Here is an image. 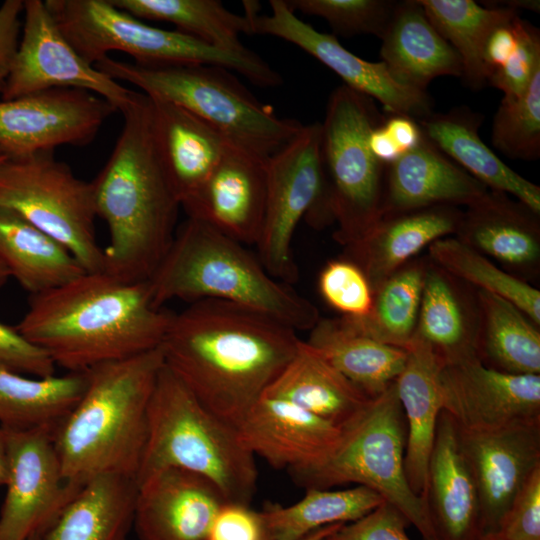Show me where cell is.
<instances>
[{"mask_svg":"<svg viewBox=\"0 0 540 540\" xmlns=\"http://www.w3.org/2000/svg\"><path fill=\"white\" fill-rule=\"evenodd\" d=\"M382 126L402 154L414 148L423 136L417 120L406 115L388 113Z\"/></svg>","mask_w":540,"mask_h":540,"instance_id":"f5cc1de1","label":"cell"},{"mask_svg":"<svg viewBox=\"0 0 540 540\" xmlns=\"http://www.w3.org/2000/svg\"><path fill=\"white\" fill-rule=\"evenodd\" d=\"M263 395L287 400L340 428L371 400L304 340Z\"/></svg>","mask_w":540,"mask_h":540,"instance_id":"f546056e","label":"cell"},{"mask_svg":"<svg viewBox=\"0 0 540 540\" xmlns=\"http://www.w3.org/2000/svg\"><path fill=\"white\" fill-rule=\"evenodd\" d=\"M324 196L321 123L303 124L267 161L265 214L256 246L260 262L274 278L290 285L297 280L294 233L303 217L322 221Z\"/></svg>","mask_w":540,"mask_h":540,"instance_id":"7c38bea8","label":"cell"},{"mask_svg":"<svg viewBox=\"0 0 540 540\" xmlns=\"http://www.w3.org/2000/svg\"><path fill=\"white\" fill-rule=\"evenodd\" d=\"M0 369L43 378L55 375L56 366L43 349L0 322Z\"/></svg>","mask_w":540,"mask_h":540,"instance_id":"c3c4849f","label":"cell"},{"mask_svg":"<svg viewBox=\"0 0 540 540\" xmlns=\"http://www.w3.org/2000/svg\"><path fill=\"white\" fill-rule=\"evenodd\" d=\"M426 503L438 540L483 537L477 488L456 427L441 411L427 468Z\"/></svg>","mask_w":540,"mask_h":540,"instance_id":"603a6c76","label":"cell"},{"mask_svg":"<svg viewBox=\"0 0 540 540\" xmlns=\"http://www.w3.org/2000/svg\"><path fill=\"white\" fill-rule=\"evenodd\" d=\"M165 468L203 476L227 502L249 505L255 493L254 455L236 427L208 410L164 364L148 407L147 439L136 483Z\"/></svg>","mask_w":540,"mask_h":540,"instance_id":"8992f818","label":"cell"},{"mask_svg":"<svg viewBox=\"0 0 540 540\" xmlns=\"http://www.w3.org/2000/svg\"><path fill=\"white\" fill-rule=\"evenodd\" d=\"M45 4L68 42L91 65L115 50L139 64L215 65L261 87L282 83L281 76L251 50L229 52L178 30L150 26L110 0H46Z\"/></svg>","mask_w":540,"mask_h":540,"instance_id":"ba28073f","label":"cell"},{"mask_svg":"<svg viewBox=\"0 0 540 540\" xmlns=\"http://www.w3.org/2000/svg\"><path fill=\"white\" fill-rule=\"evenodd\" d=\"M418 1L436 30L459 55L461 78L473 89L482 88L488 81L483 60L488 37L495 28L518 17V12L473 0Z\"/></svg>","mask_w":540,"mask_h":540,"instance_id":"8d00e7d4","label":"cell"},{"mask_svg":"<svg viewBox=\"0 0 540 540\" xmlns=\"http://www.w3.org/2000/svg\"><path fill=\"white\" fill-rule=\"evenodd\" d=\"M296 332L233 303L199 300L174 313L161 349L192 394L236 427L295 355Z\"/></svg>","mask_w":540,"mask_h":540,"instance_id":"6da1fadb","label":"cell"},{"mask_svg":"<svg viewBox=\"0 0 540 540\" xmlns=\"http://www.w3.org/2000/svg\"><path fill=\"white\" fill-rule=\"evenodd\" d=\"M343 524H333L329 526L322 527L308 534L301 540H325L328 536L334 533L340 526Z\"/></svg>","mask_w":540,"mask_h":540,"instance_id":"6f0895ef","label":"cell"},{"mask_svg":"<svg viewBox=\"0 0 540 540\" xmlns=\"http://www.w3.org/2000/svg\"><path fill=\"white\" fill-rule=\"evenodd\" d=\"M10 274L7 270V268L4 266L2 261L0 260V289L5 286L8 279L10 278Z\"/></svg>","mask_w":540,"mask_h":540,"instance_id":"680465c9","label":"cell"},{"mask_svg":"<svg viewBox=\"0 0 540 540\" xmlns=\"http://www.w3.org/2000/svg\"><path fill=\"white\" fill-rule=\"evenodd\" d=\"M337 448L318 468L292 474L306 488L355 483L398 508L424 540H438L426 500L411 489L404 468L406 422L395 381L344 426Z\"/></svg>","mask_w":540,"mask_h":540,"instance_id":"9c48e42d","label":"cell"},{"mask_svg":"<svg viewBox=\"0 0 540 540\" xmlns=\"http://www.w3.org/2000/svg\"><path fill=\"white\" fill-rule=\"evenodd\" d=\"M86 372L32 377L0 369V427H56L80 399Z\"/></svg>","mask_w":540,"mask_h":540,"instance_id":"e575fe53","label":"cell"},{"mask_svg":"<svg viewBox=\"0 0 540 540\" xmlns=\"http://www.w3.org/2000/svg\"><path fill=\"white\" fill-rule=\"evenodd\" d=\"M452 276L435 265L426 268L414 336L444 360L477 355L479 324Z\"/></svg>","mask_w":540,"mask_h":540,"instance_id":"836d02e7","label":"cell"},{"mask_svg":"<svg viewBox=\"0 0 540 540\" xmlns=\"http://www.w3.org/2000/svg\"><path fill=\"white\" fill-rule=\"evenodd\" d=\"M480 540H503L496 533L483 536Z\"/></svg>","mask_w":540,"mask_h":540,"instance_id":"91938a15","label":"cell"},{"mask_svg":"<svg viewBox=\"0 0 540 540\" xmlns=\"http://www.w3.org/2000/svg\"><path fill=\"white\" fill-rule=\"evenodd\" d=\"M17 51L1 94L11 100L50 89H79L96 94L117 111L132 90L86 62L65 38L45 1L25 0Z\"/></svg>","mask_w":540,"mask_h":540,"instance_id":"5bb4252c","label":"cell"},{"mask_svg":"<svg viewBox=\"0 0 540 540\" xmlns=\"http://www.w3.org/2000/svg\"><path fill=\"white\" fill-rule=\"evenodd\" d=\"M294 11L326 20L335 37L370 34L381 38L396 1L391 0H285Z\"/></svg>","mask_w":540,"mask_h":540,"instance_id":"7bdbcfd3","label":"cell"},{"mask_svg":"<svg viewBox=\"0 0 540 540\" xmlns=\"http://www.w3.org/2000/svg\"><path fill=\"white\" fill-rule=\"evenodd\" d=\"M120 112L121 134L91 184L96 215L110 238L103 272L136 283L148 281L167 253L181 205L158 155L150 97L133 91Z\"/></svg>","mask_w":540,"mask_h":540,"instance_id":"3957f363","label":"cell"},{"mask_svg":"<svg viewBox=\"0 0 540 540\" xmlns=\"http://www.w3.org/2000/svg\"><path fill=\"white\" fill-rule=\"evenodd\" d=\"M487 190L423 135L386 166L381 217L439 205L469 206Z\"/></svg>","mask_w":540,"mask_h":540,"instance_id":"7402d4cb","label":"cell"},{"mask_svg":"<svg viewBox=\"0 0 540 540\" xmlns=\"http://www.w3.org/2000/svg\"><path fill=\"white\" fill-rule=\"evenodd\" d=\"M156 306L173 299L219 300L274 318L294 330H311L318 309L265 269L243 244L193 218L176 230L148 280Z\"/></svg>","mask_w":540,"mask_h":540,"instance_id":"5b68a950","label":"cell"},{"mask_svg":"<svg viewBox=\"0 0 540 540\" xmlns=\"http://www.w3.org/2000/svg\"><path fill=\"white\" fill-rule=\"evenodd\" d=\"M496 534L503 540H540V467L512 500Z\"/></svg>","mask_w":540,"mask_h":540,"instance_id":"bcb514c9","label":"cell"},{"mask_svg":"<svg viewBox=\"0 0 540 540\" xmlns=\"http://www.w3.org/2000/svg\"><path fill=\"white\" fill-rule=\"evenodd\" d=\"M137 483L107 474L85 483L41 540H129Z\"/></svg>","mask_w":540,"mask_h":540,"instance_id":"1f68e13d","label":"cell"},{"mask_svg":"<svg viewBox=\"0 0 540 540\" xmlns=\"http://www.w3.org/2000/svg\"><path fill=\"white\" fill-rule=\"evenodd\" d=\"M442 411L457 429L484 432L540 424V374H510L477 355L443 362Z\"/></svg>","mask_w":540,"mask_h":540,"instance_id":"9a60e30c","label":"cell"},{"mask_svg":"<svg viewBox=\"0 0 540 540\" xmlns=\"http://www.w3.org/2000/svg\"><path fill=\"white\" fill-rule=\"evenodd\" d=\"M150 99L158 155L181 205L202 186L232 143L188 110Z\"/></svg>","mask_w":540,"mask_h":540,"instance_id":"484cf974","label":"cell"},{"mask_svg":"<svg viewBox=\"0 0 540 540\" xmlns=\"http://www.w3.org/2000/svg\"><path fill=\"white\" fill-rule=\"evenodd\" d=\"M538 215L508 194L488 189L462 213L457 238L507 266L528 270L540 258Z\"/></svg>","mask_w":540,"mask_h":540,"instance_id":"f1b7e54d","label":"cell"},{"mask_svg":"<svg viewBox=\"0 0 540 540\" xmlns=\"http://www.w3.org/2000/svg\"><path fill=\"white\" fill-rule=\"evenodd\" d=\"M462 211L439 205L381 217L347 245L351 259L365 273L372 291L424 247L456 233Z\"/></svg>","mask_w":540,"mask_h":540,"instance_id":"d4e9b609","label":"cell"},{"mask_svg":"<svg viewBox=\"0 0 540 540\" xmlns=\"http://www.w3.org/2000/svg\"><path fill=\"white\" fill-rule=\"evenodd\" d=\"M477 356L510 374H540V332L523 311L495 294L478 292Z\"/></svg>","mask_w":540,"mask_h":540,"instance_id":"d590c367","label":"cell"},{"mask_svg":"<svg viewBox=\"0 0 540 540\" xmlns=\"http://www.w3.org/2000/svg\"><path fill=\"white\" fill-rule=\"evenodd\" d=\"M384 501L361 485L343 490L306 488L304 497L292 505L268 503L261 512L271 540H301L322 527L353 522Z\"/></svg>","mask_w":540,"mask_h":540,"instance_id":"74e56055","label":"cell"},{"mask_svg":"<svg viewBox=\"0 0 540 540\" xmlns=\"http://www.w3.org/2000/svg\"><path fill=\"white\" fill-rule=\"evenodd\" d=\"M0 208L62 244L85 272L104 271L91 181L78 178L54 150L8 157L0 165Z\"/></svg>","mask_w":540,"mask_h":540,"instance_id":"8fae6325","label":"cell"},{"mask_svg":"<svg viewBox=\"0 0 540 540\" xmlns=\"http://www.w3.org/2000/svg\"><path fill=\"white\" fill-rule=\"evenodd\" d=\"M0 260L30 295L59 287L85 273L62 244L4 208H0Z\"/></svg>","mask_w":540,"mask_h":540,"instance_id":"d6a6232c","label":"cell"},{"mask_svg":"<svg viewBox=\"0 0 540 540\" xmlns=\"http://www.w3.org/2000/svg\"><path fill=\"white\" fill-rule=\"evenodd\" d=\"M152 99L176 104L218 130L230 143L268 159L302 127L278 117L230 70L204 64H139L106 56L94 65Z\"/></svg>","mask_w":540,"mask_h":540,"instance_id":"52a82bcc","label":"cell"},{"mask_svg":"<svg viewBox=\"0 0 540 540\" xmlns=\"http://www.w3.org/2000/svg\"><path fill=\"white\" fill-rule=\"evenodd\" d=\"M117 8L142 20L163 21L176 30L216 48L244 53L242 34H252L251 17L229 11L218 0H110Z\"/></svg>","mask_w":540,"mask_h":540,"instance_id":"f35d334b","label":"cell"},{"mask_svg":"<svg viewBox=\"0 0 540 540\" xmlns=\"http://www.w3.org/2000/svg\"><path fill=\"white\" fill-rule=\"evenodd\" d=\"M383 119L372 98L343 84L329 96L321 123L324 213L338 223L336 238L346 245L381 218L386 165L371 152L368 137Z\"/></svg>","mask_w":540,"mask_h":540,"instance_id":"30bf717a","label":"cell"},{"mask_svg":"<svg viewBox=\"0 0 540 540\" xmlns=\"http://www.w3.org/2000/svg\"><path fill=\"white\" fill-rule=\"evenodd\" d=\"M267 161L230 144L202 186L181 204L188 218L256 246L265 214Z\"/></svg>","mask_w":540,"mask_h":540,"instance_id":"d6986e66","label":"cell"},{"mask_svg":"<svg viewBox=\"0 0 540 540\" xmlns=\"http://www.w3.org/2000/svg\"><path fill=\"white\" fill-rule=\"evenodd\" d=\"M494 147L512 159L540 156V71L518 97H504L492 126Z\"/></svg>","mask_w":540,"mask_h":540,"instance_id":"b9f144b4","label":"cell"},{"mask_svg":"<svg viewBox=\"0 0 540 540\" xmlns=\"http://www.w3.org/2000/svg\"><path fill=\"white\" fill-rule=\"evenodd\" d=\"M406 351L404 367L395 380L406 422L404 468L411 489L425 499L428 461L442 411L440 372L444 360L416 336Z\"/></svg>","mask_w":540,"mask_h":540,"instance_id":"cb8c5ba5","label":"cell"},{"mask_svg":"<svg viewBox=\"0 0 540 540\" xmlns=\"http://www.w3.org/2000/svg\"><path fill=\"white\" fill-rule=\"evenodd\" d=\"M161 346L85 371L86 387L54 431L63 474L81 488L98 476H136L148 426V407L163 368Z\"/></svg>","mask_w":540,"mask_h":540,"instance_id":"277c9868","label":"cell"},{"mask_svg":"<svg viewBox=\"0 0 540 540\" xmlns=\"http://www.w3.org/2000/svg\"><path fill=\"white\" fill-rule=\"evenodd\" d=\"M8 457L0 540L41 536L80 488L64 477L53 427L3 428Z\"/></svg>","mask_w":540,"mask_h":540,"instance_id":"4fadbf2b","label":"cell"},{"mask_svg":"<svg viewBox=\"0 0 540 540\" xmlns=\"http://www.w3.org/2000/svg\"><path fill=\"white\" fill-rule=\"evenodd\" d=\"M368 145L373 155L386 166L402 155L400 149L383 128L382 122L371 130Z\"/></svg>","mask_w":540,"mask_h":540,"instance_id":"db71d44e","label":"cell"},{"mask_svg":"<svg viewBox=\"0 0 540 540\" xmlns=\"http://www.w3.org/2000/svg\"><path fill=\"white\" fill-rule=\"evenodd\" d=\"M8 480V457L3 430L0 427V486H5Z\"/></svg>","mask_w":540,"mask_h":540,"instance_id":"9f6ffc18","label":"cell"},{"mask_svg":"<svg viewBox=\"0 0 540 540\" xmlns=\"http://www.w3.org/2000/svg\"><path fill=\"white\" fill-rule=\"evenodd\" d=\"M208 540H271L261 511L226 502L218 511Z\"/></svg>","mask_w":540,"mask_h":540,"instance_id":"681fc988","label":"cell"},{"mask_svg":"<svg viewBox=\"0 0 540 540\" xmlns=\"http://www.w3.org/2000/svg\"><path fill=\"white\" fill-rule=\"evenodd\" d=\"M24 1L5 0L0 5V96L19 44Z\"/></svg>","mask_w":540,"mask_h":540,"instance_id":"f907efd6","label":"cell"},{"mask_svg":"<svg viewBox=\"0 0 540 540\" xmlns=\"http://www.w3.org/2000/svg\"><path fill=\"white\" fill-rule=\"evenodd\" d=\"M226 502L203 476L161 469L137 483L133 526L139 540H208Z\"/></svg>","mask_w":540,"mask_h":540,"instance_id":"44dd1931","label":"cell"},{"mask_svg":"<svg viewBox=\"0 0 540 540\" xmlns=\"http://www.w3.org/2000/svg\"><path fill=\"white\" fill-rule=\"evenodd\" d=\"M518 43L511 57L493 71L488 83L501 90L504 97H518L540 71L539 30L527 21L517 19Z\"/></svg>","mask_w":540,"mask_h":540,"instance_id":"f6af8a7d","label":"cell"},{"mask_svg":"<svg viewBox=\"0 0 540 540\" xmlns=\"http://www.w3.org/2000/svg\"><path fill=\"white\" fill-rule=\"evenodd\" d=\"M174 313L154 304L148 281L88 273L30 295L15 329L69 372L161 346Z\"/></svg>","mask_w":540,"mask_h":540,"instance_id":"7a4b0ae2","label":"cell"},{"mask_svg":"<svg viewBox=\"0 0 540 540\" xmlns=\"http://www.w3.org/2000/svg\"><path fill=\"white\" fill-rule=\"evenodd\" d=\"M255 456L290 474L318 468L333 454L343 429L280 398L262 395L236 426Z\"/></svg>","mask_w":540,"mask_h":540,"instance_id":"ffe728a7","label":"cell"},{"mask_svg":"<svg viewBox=\"0 0 540 540\" xmlns=\"http://www.w3.org/2000/svg\"><path fill=\"white\" fill-rule=\"evenodd\" d=\"M456 431L477 488L482 534H494L516 494L540 467V424Z\"/></svg>","mask_w":540,"mask_h":540,"instance_id":"ac0fdd59","label":"cell"},{"mask_svg":"<svg viewBox=\"0 0 540 540\" xmlns=\"http://www.w3.org/2000/svg\"><path fill=\"white\" fill-rule=\"evenodd\" d=\"M380 56L399 83L426 91L437 77H462V63L454 48L441 36L418 0L396 3L380 38Z\"/></svg>","mask_w":540,"mask_h":540,"instance_id":"83f0119b","label":"cell"},{"mask_svg":"<svg viewBox=\"0 0 540 540\" xmlns=\"http://www.w3.org/2000/svg\"><path fill=\"white\" fill-rule=\"evenodd\" d=\"M28 540H41V536H34V537H31Z\"/></svg>","mask_w":540,"mask_h":540,"instance_id":"6125c7cd","label":"cell"},{"mask_svg":"<svg viewBox=\"0 0 540 540\" xmlns=\"http://www.w3.org/2000/svg\"><path fill=\"white\" fill-rule=\"evenodd\" d=\"M426 268L420 261L405 264L373 291L366 316L347 318L373 339L406 349L417 326Z\"/></svg>","mask_w":540,"mask_h":540,"instance_id":"ab89813d","label":"cell"},{"mask_svg":"<svg viewBox=\"0 0 540 540\" xmlns=\"http://www.w3.org/2000/svg\"><path fill=\"white\" fill-rule=\"evenodd\" d=\"M305 340L369 398L381 395L402 371L407 351L357 329L347 317L320 318Z\"/></svg>","mask_w":540,"mask_h":540,"instance_id":"4dcf8cb0","label":"cell"},{"mask_svg":"<svg viewBox=\"0 0 540 540\" xmlns=\"http://www.w3.org/2000/svg\"><path fill=\"white\" fill-rule=\"evenodd\" d=\"M483 116L468 107L426 115L417 120L423 135L488 189L517 198L540 213V187L508 167L481 139Z\"/></svg>","mask_w":540,"mask_h":540,"instance_id":"4316f807","label":"cell"},{"mask_svg":"<svg viewBox=\"0 0 540 540\" xmlns=\"http://www.w3.org/2000/svg\"><path fill=\"white\" fill-rule=\"evenodd\" d=\"M429 256L436 267L510 301L539 326V290L499 269L485 255L457 237L447 236L434 241L429 245Z\"/></svg>","mask_w":540,"mask_h":540,"instance_id":"60d3db41","label":"cell"},{"mask_svg":"<svg viewBox=\"0 0 540 540\" xmlns=\"http://www.w3.org/2000/svg\"><path fill=\"white\" fill-rule=\"evenodd\" d=\"M8 158V156L6 154H4L1 150H0V165Z\"/></svg>","mask_w":540,"mask_h":540,"instance_id":"94428289","label":"cell"},{"mask_svg":"<svg viewBox=\"0 0 540 540\" xmlns=\"http://www.w3.org/2000/svg\"><path fill=\"white\" fill-rule=\"evenodd\" d=\"M117 111L79 89H50L0 101V150L8 157L90 143Z\"/></svg>","mask_w":540,"mask_h":540,"instance_id":"2e32d148","label":"cell"},{"mask_svg":"<svg viewBox=\"0 0 540 540\" xmlns=\"http://www.w3.org/2000/svg\"><path fill=\"white\" fill-rule=\"evenodd\" d=\"M325 540H327V539H325Z\"/></svg>","mask_w":540,"mask_h":540,"instance_id":"be15d7a7","label":"cell"},{"mask_svg":"<svg viewBox=\"0 0 540 540\" xmlns=\"http://www.w3.org/2000/svg\"><path fill=\"white\" fill-rule=\"evenodd\" d=\"M269 4L270 15L251 16L252 34L274 36L299 47L338 75L343 85L380 102L389 114L419 120L433 112L427 92L399 83L382 61L370 62L353 54L334 35L302 21L285 0Z\"/></svg>","mask_w":540,"mask_h":540,"instance_id":"e0dca14e","label":"cell"},{"mask_svg":"<svg viewBox=\"0 0 540 540\" xmlns=\"http://www.w3.org/2000/svg\"><path fill=\"white\" fill-rule=\"evenodd\" d=\"M484 5L509 8L519 12L520 9H527L533 12H539V0H510V1H487Z\"/></svg>","mask_w":540,"mask_h":540,"instance_id":"11a10c76","label":"cell"},{"mask_svg":"<svg viewBox=\"0 0 540 540\" xmlns=\"http://www.w3.org/2000/svg\"><path fill=\"white\" fill-rule=\"evenodd\" d=\"M407 517L384 501L363 517L340 526L327 540H411Z\"/></svg>","mask_w":540,"mask_h":540,"instance_id":"7dc6e473","label":"cell"},{"mask_svg":"<svg viewBox=\"0 0 540 540\" xmlns=\"http://www.w3.org/2000/svg\"><path fill=\"white\" fill-rule=\"evenodd\" d=\"M318 289L324 301L344 317H364L371 310L370 283L360 266L349 258L328 262L319 274Z\"/></svg>","mask_w":540,"mask_h":540,"instance_id":"ee69618b","label":"cell"},{"mask_svg":"<svg viewBox=\"0 0 540 540\" xmlns=\"http://www.w3.org/2000/svg\"><path fill=\"white\" fill-rule=\"evenodd\" d=\"M518 18L519 16L508 23L498 26L488 37L483 53L488 79L493 71L501 67L511 57L517 47Z\"/></svg>","mask_w":540,"mask_h":540,"instance_id":"816d5d0a","label":"cell"}]
</instances>
